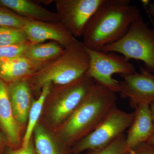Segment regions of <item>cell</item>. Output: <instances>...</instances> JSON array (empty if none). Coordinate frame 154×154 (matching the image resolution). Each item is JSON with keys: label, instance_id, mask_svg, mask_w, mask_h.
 <instances>
[{"label": "cell", "instance_id": "d4e9b609", "mask_svg": "<svg viewBox=\"0 0 154 154\" xmlns=\"http://www.w3.org/2000/svg\"><path fill=\"white\" fill-rule=\"evenodd\" d=\"M148 10L151 16L154 18V3H149L148 6Z\"/></svg>", "mask_w": 154, "mask_h": 154}, {"label": "cell", "instance_id": "484cf974", "mask_svg": "<svg viewBox=\"0 0 154 154\" xmlns=\"http://www.w3.org/2000/svg\"><path fill=\"white\" fill-rule=\"evenodd\" d=\"M149 108L154 125V102H152L149 105Z\"/></svg>", "mask_w": 154, "mask_h": 154}, {"label": "cell", "instance_id": "4fadbf2b", "mask_svg": "<svg viewBox=\"0 0 154 154\" xmlns=\"http://www.w3.org/2000/svg\"><path fill=\"white\" fill-rule=\"evenodd\" d=\"M0 6L5 7L30 21L60 22L57 13L45 8L30 0H0Z\"/></svg>", "mask_w": 154, "mask_h": 154}, {"label": "cell", "instance_id": "30bf717a", "mask_svg": "<svg viewBox=\"0 0 154 154\" xmlns=\"http://www.w3.org/2000/svg\"><path fill=\"white\" fill-rule=\"evenodd\" d=\"M31 44L42 43L46 40L57 42L66 48L74 42L76 38L62 23L30 21L23 28Z\"/></svg>", "mask_w": 154, "mask_h": 154}, {"label": "cell", "instance_id": "52a82bcc", "mask_svg": "<svg viewBox=\"0 0 154 154\" xmlns=\"http://www.w3.org/2000/svg\"><path fill=\"white\" fill-rule=\"evenodd\" d=\"M85 48L90 59L86 74L95 82L114 93H119L120 84L119 82L113 79V75L117 74L122 75L136 72L133 64L122 56Z\"/></svg>", "mask_w": 154, "mask_h": 154}, {"label": "cell", "instance_id": "603a6c76", "mask_svg": "<svg viewBox=\"0 0 154 154\" xmlns=\"http://www.w3.org/2000/svg\"><path fill=\"white\" fill-rule=\"evenodd\" d=\"M125 154H154V146L148 142L143 143L130 149Z\"/></svg>", "mask_w": 154, "mask_h": 154}, {"label": "cell", "instance_id": "f1b7e54d", "mask_svg": "<svg viewBox=\"0 0 154 154\" xmlns=\"http://www.w3.org/2000/svg\"><path fill=\"white\" fill-rule=\"evenodd\" d=\"M2 135H1V134H0V146L2 144Z\"/></svg>", "mask_w": 154, "mask_h": 154}, {"label": "cell", "instance_id": "5bb4252c", "mask_svg": "<svg viewBox=\"0 0 154 154\" xmlns=\"http://www.w3.org/2000/svg\"><path fill=\"white\" fill-rule=\"evenodd\" d=\"M48 62L37 61L24 56L1 62L0 79L6 84L25 79L38 71Z\"/></svg>", "mask_w": 154, "mask_h": 154}, {"label": "cell", "instance_id": "83f0119b", "mask_svg": "<svg viewBox=\"0 0 154 154\" xmlns=\"http://www.w3.org/2000/svg\"><path fill=\"white\" fill-rule=\"evenodd\" d=\"M148 142L152 144V145L154 146V134L152 136V137L148 141Z\"/></svg>", "mask_w": 154, "mask_h": 154}, {"label": "cell", "instance_id": "7402d4cb", "mask_svg": "<svg viewBox=\"0 0 154 154\" xmlns=\"http://www.w3.org/2000/svg\"><path fill=\"white\" fill-rule=\"evenodd\" d=\"M126 135L123 134L104 148L89 151L87 154H125L127 152Z\"/></svg>", "mask_w": 154, "mask_h": 154}, {"label": "cell", "instance_id": "ac0fdd59", "mask_svg": "<svg viewBox=\"0 0 154 154\" xmlns=\"http://www.w3.org/2000/svg\"><path fill=\"white\" fill-rule=\"evenodd\" d=\"M33 133L37 154H72L71 149H63L58 146L51 134L41 125L37 124Z\"/></svg>", "mask_w": 154, "mask_h": 154}, {"label": "cell", "instance_id": "5b68a950", "mask_svg": "<svg viewBox=\"0 0 154 154\" xmlns=\"http://www.w3.org/2000/svg\"><path fill=\"white\" fill-rule=\"evenodd\" d=\"M134 116V111L127 113L116 105L93 131L73 146L71 154L96 150L109 145L124 134L131 125Z\"/></svg>", "mask_w": 154, "mask_h": 154}, {"label": "cell", "instance_id": "3957f363", "mask_svg": "<svg viewBox=\"0 0 154 154\" xmlns=\"http://www.w3.org/2000/svg\"><path fill=\"white\" fill-rule=\"evenodd\" d=\"M90 59L82 42L76 39L63 52L42 68L26 79L31 90L41 92L45 84L62 86L75 82L85 74Z\"/></svg>", "mask_w": 154, "mask_h": 154}, {"label": "cell", "instance_id": "2e32d148", "mask_svg": "<svg viewBox=\"0 0 154 154\" xmlns=\"http://www.w3.org/2000/svg\"><path fill=\"white\" fill-rule=\"evenodd\" d=\"M64 49L60 44L54 41L37 44L30 43L24 57L37 61L48 62L60 55Z\"/></svg>", "mask_w": 154, "mask_h": 154}, {"label": "cell", "instance_id": "8fae6325", "mask_svg": "<svg viewBox=\"0 0 154 154\" xmlns=\"http://www.w3.org/2000/svg\"><path fill=\"white\" fill-rule=\"evenodd\" d=\"M134 116L125 138L127 151L147 142L154 134V125L149 106L140 105L134 108Z\"/></svg>", "mask_w": 154, "mask_h": 154}, {"label": "cell", "instance_id": "7a4b0ae2", "mask_svg": "<svg viewBox=\"0 0 154 154\" xmlns=\"http://www.w3.org/2000/svg\"><path fill=\"white\" fill-rule=\"evenodd\" d=\"M116 93L95 82L79 106L61 125L59 136L64 144L73 146L92 132L116 106Z\"/></svg>", "mask_w": 154, "mask_h": 154}, {"label": "cell", "instance_id": "9c48e42d", "mask_svg": "<svg viewBox=\"0 0 154 154\" xmlns=\"http://www.w3.org/2000/svg\"><path fill=\"white\" fill-rule=\"evenodd\" d=\"M120 96L129 100L131 107L150 105L154 102V74L140 67L139 72L120 75Z\"/></svg>", "mask_w": 154, "mask_h": 154}, {"label": "cell", "instance_id": "4316f807", "mask_svg": "<svg viewBox=\"0 0 154 154\" xmlns=\"http://www.w3.org/2000/svg\"><path fill=\"white\" fill-rule=\"evenodd\" d=\"M145 10L147 14L148 15V17H149V18L151 22H152V25L153 28V30H154V22L153 20L152 19V17L151 16L150 14L149 13L148 10V8H146Z\"/></svg>", "mask_w": 154, "mask_h": 154}, {"label": "cell", "instance_id": "6da1fadb", "mask_svg": "<svg viewBox=\"0 0 154 154\" xmlns=\"http://www.w3.org/2000/svg\"><path fill=\"white\" fill-rule=\"evenodd\" d=\"M141 16L139 9L130 5V1L106 0L88 22L83 44L89 49L102 51L124 36Z\"/></svg>", "mask_w": 154, "mask_h": 154}, {"label": "cell", "instance_id": "8992f818", "mask_svg": "<svg viewBox=\"0 0 154 154\" xmlns=\"http://www.w3.org/2000/svg\"><path fill=\"white\" fill-rule=\"evenodd\" d=\"M95 82L86 74L67 85L54 86V89L51 87L47 99L51 105L48 116L51 124L61 125L79 106Z\"/></svg>", "mask_w": 154, "mask_h": 154}, {"label": "cell", "instance_id": "7c38bea8", "mask_svg": "<svg viewBox=\"0 0 154 154\" xmlns=\"http://www.w3.org/2000/svg\"><path fill=\"white\" fill-rule=\"evenodd\" d=\"M7 91L14 118L19 125H24L33 101L28 80L25 78L8 84Z\"/></svg>", "mask_w": 154, "mask_h": 154}, {"label": "cell", "instance_id": "d6986e66", "mask_svg": "<svg viewBox=\"0 0 154 154\" xmlns=\"http://www.w3.org/2000/svg\"><path fill=\"white\" fill-rule=\"evenodd\" d=\"M30 42L22 28L0 26V46L18 45Z\"/></svg>", "mask_w": 154, "mask_h": 154}, {"label": "cell", "instance_id": "277c9868", "mask_svg": "<svg viewBox=\"0 0 154 154\" xmlns=\"http://www.w3.org/2000/svg\"><path fill=\"white\" fill-rule=\"evenodd\" d=\"M102 51L120 54L128 61H142L146 69L154 72L153 29L148 26L141 16L131 24L124 36L105 46Z\"/></svg>", "mask_w": 154, "mask_h": 154}, {"label": "cell", "instance_id": "ba28073f", "mask_svg": "<svg viewBox=\"0 0 154 154\" xmlns=\"http://www.w3.org/2000/svg\"><path fill=\"white\" fill-rule=\"evenodd\" d=\"M106 0H56L60 22L75 38L82 36L91 17Z\"/></svg>", "mask_w": 154, "mask_h": 154}, {"label": "cell", "instance_id": "ffe728a7", "mask_svg": "<svg viewBox=\"0 0 154 154\" xmlns=\"http://www.w3.org/2000/svg\"><path fill=\"white\" fill-rule=\"evenodd\" d=\"M29 20L0 6V26L23 29Z\"/></svg>", "mask_w": 154, "mask_h": 154}, {"label": "cell", "instance_id": "44dd1931", "mask_svg": "<svg viewBox=\"0 0 154 154\" xmlns=\"http://www.w3.org/2000/svg\"><path fill=\"white\" fill-rule=\"evenodd\" d=\"M30 42L18 45L0 46V63L24 56Z\"/></svg>", "mask_w": 154, "mask_h": 154}, {"label": "cell", "instance_id": "cb8c5ba5", "mask_svg": "<svg viewBox=\"0 0 154 154\" xmlns=\"http://www.w3.org/2000/svg\"><path fill=\"white\" fill-rule=\"evenodd\" d=\"M36 150H34L32 142L27 146L22 147L17 149L9 150L7 154H36Z\"/></svg>", "mask_w": 154, "mask_h": 154}, {"label": "cell", "instance_id": "e0dca14e", "mask_svg": "<svg viewBox=\"0 0 154 154\" xmlns=\"http://www.w3.org/2000/svg\"><path fill=\"white\" fill-rule=\"evenodd\" d=\"M50 83L45 84L39 94L38 99L33 100L32 106L28 115L27 129L22 143V147H26L30 143L31 137L35 127L38 124V121L43 109V105L51 89Z\"/></svg>", "mask_w": 154, "mask_h": 154}, {"label": "cell", "instance_id": "9a60e30c", "mask_svg": "<svg viewBox=\"0 0 154 154\" xmlns=\"http://www.w3.org/2000/svg\"><path fill=\"white\" fill-rule=\"evenodd\" d=\"M0 126L9 141L14 146L20 142L19 125L14 118L7 91V84L0 79Z\"/></svg>", "mask_w": 154, "mask_h": 154}]
</instances>
